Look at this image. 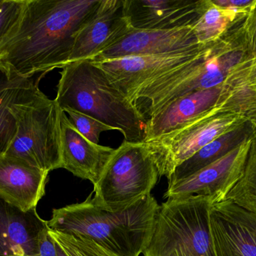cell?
Listing matches in <instances>:
<instances>
[{
    "label": "cell",
    "instance_id": "4fadbf2b",
    "mask_svg": "<svg viewBox=\"0 0 256 256\" xmlns=\"http://www.w3.org/2000/svg\"><path fill=\"white\" fill-rule=\"evenodd\" d=\"M206 0H124V15L137 30H172L192 27Z\"/></svg>",
    "mask_w": 256,
    "mask_h": 256
},
{
    "label": "cell",
    "instance_id": "cb8c5ba5",
    "mask_svg": "<svg viewBox=\"0 0 256 256\" xmlns=\"http://www.w3.org/2000/svg\"><path fill=\"white\" fill-rule=\"evenodd\" d=\"M64 112L69 117L70 123L75 129L88 141L98 144L100 134L104 132L114 130L112 127L99 121L97 119L82 114L74 110H66Z\"/></svg>",
    "mask_w": 256,
    "mask_h": 256
},
{
    "label": "cell",
    "instance_id": "9c48e42d",
    "mask_svg": "<svg viewBox=\"0 0 256 256\" xmlns=\"http://www.w3.org/2000/svg\"><path fill=\"white\" fill-rule=\"evenodd\" d=\"M252 138L192 175L168 185L164 198L202 195L210 197L212 204L225 200L243 175Z\"/></svg>",
    "mask_w": 256,
    "mask_h": 256
},
{
    "label": "cell",
    "instance_id": "4dcf8cb0",
    "mask_svg": "<svg viewBox=\"0 0 256 256\" xmlns=\"http://www.w3.org/2000/svg\"><path fill=\"white\" fill-rule=\"evenodd\" d=\"M246 84L251 88L256 89V58H254L246 78Z\"/></svg>",
    "mask_w": 256,
    "mask_h": 256
},
{
    "label": "cell",
    "instance_id": "ba28073f",
    "mask_svg": "<svg viewBox=\"0 0 256 256\" xmlns=\"http://www.w3.org/2000/svg\"><path fill=\"white\" fill-rule=\"evenodd\" d=\"M248 121L246 116L216 108L180 129L146 143L156 153L168 179L176 167L204 146Z\"/></svg>",
    "mask_w": 256,
    "mask_h": 256
},
{
    "label": "cell",
    "instance_id": "d4e9b609",
    "mask_svg": "<svg viewBox=\"0 0 256 256\" xmlns=\"http://www.w3.org/2000/svg\"><path fill=\"white\" fill-rule=\"evenodd\" d=\"M249 58H256V5L242 24L232 30Z\"/></svg>",
    "mask_w": 256,
    "mask_h": 256
},
{
    "label": "cell",
    "instance_id": "ffe728a7",
    "mask_svg": "<svg viewBox=\"0 0 256 256\" xmlns=\"http://www.w3.org/2000/svg\"><path fill=\"white\" fill-rule=\"evenodd\" d=\"M225 200L256 215V132L252 138L243 175Z\"/></svg>",
    "mask_w": 256,
    "mask_h": 256
},
{
    "label": "cell",
    "instance_id": "277c9868",
    "mask_svg": "<svg viewBox=\"0 0 256 256\" xmlns=\"http://www.w3.org/2000/svg\"><path fill=\"white\" fill-rule=\"evenodd\" d=\"M246 59L249 57L230 30L219 40L209 43L192 61L142 87L130 102L147 121L184 95L224 84Z\"/></svg>",
    "mask_w": 256,
    "mask_h": 256
},
{
    "label": "cell",
    "instance_id": "f1b7e54d",
    "mask_svg": "<svg viewBox=\"0 0 256 256\" xmlns=\"http://www.w3.org/2000/svg\"><path fill=\"white\" fill-rule=\"evenodd\" d=\"M212 2L218 7L233 9L246 14V15L256 5V0H212Z\"/></svg>",
    "mask_w": 256,
    "mask_h": 256
},
{
    "label": "cell",
    "instance_id": "5b68a950",
    "mask_svg": "<svg viewBox=\"0 0 256 256\" xmlns=\"http://www.w3.org/2000/svg\"><path fill=\"white\" fill-rule=\"evenodd\" d=\"M8 110L16 123V134L6 155L46 172L62 168L63 111L56 101L49 99L34 83L22 90Z\"/></svg>",
    "mask_w": 256,
    "mask_h": 256
},
{
    "label": "cell",
    "instance_id": "7402d4cb",
    "mask_svg": "<svg viewBox=\"0 0 256 256\" xmlns=\"http://www.w3.org/2000/svg\"><path fill=\"white\" fill-rule=\"evenodd\" d=\"M49 234L68 256H118L82 236L62 234L50 228Z\"/></svg>",
    "mask_w": 256,
    "mask_h": 256
},
{
    "label": "cell",
    "instance_id": "7c38bea8",
    "mask_svg": "<svg viewBox=\"0 0 256 256\" xmlns=\"http://www.w3.org/2000/svg\"><path fill=\"white\" fill-rule=\"evenodd\" d=\"M130 27L124 15V0H100L76 34L69 63L92 60Z\"/></svg>",
    "mask_w": 256,
    "mask_h": 256
},
{
    "label": "cell",
    "instance_id": "52a82bcc",
    "mask_svg": "<svg viewBox=\"0 0 256 256\" xmlns=\"http://www.w3.org/2000/svg\"><path fill=\"white\" fill-rule=\"evenodd\" d=\"M210 197L202 195L162 203L143 255L152 256L178 246L188 256H215L210 229Z\"/></svg>",
    "mask_w": 256,
    "mask_h": 256
},
{
    "label": "cell",
    "instance_id": "1f68e13d",
    "mask_svg": "<svg viewBox=\"0 0 256 256\" xmlns=\"http://www.w3.org/2000/svg\"><path fill=\"white\" fill-rule=\"evenodd\" d=\"M248 122L250 123L251 126H252V128H254V130L256 132V114L248 117Z\"/></svg>",
    "mask_w": 256,
    "mask_h": 256
},
{
    "label": "cell",
    "instance_id": "7a4b0ae2",
    "mask_svg": "<svg viewBox=\"0 0 256 256\" xmlns=\"http://www.w3.org/2000/svg\"><path fill=\"white\" fill-rule=\"evenodd\" d=\"M159 210L150 195L127 210L108 211L93 204L91 194L84 202L54 209L48 225L52 231L90 239L116 255L140 256L150 243Z\"/></svg>",
    "mask_w": 256,
    "mask_h": 256
},
{
    "label": "cell",
    "instance_id": "9a60e30c",
    "mask_svg": "<svg viewBox=\"0 0 256 256\" xmlns=\"http://www.w3.org/2000/svg\"><path fill=\"white\" fill-rule=\"evenodd\" d=\"M49 172L24 160L0 156V198L22 211L36 209L45 194Z\"/></svg>",
    "mask_w": 256,
    "mask_h": 256
},
{
    "label": "cell",
    "instance_id": "30bf717a",
    "mask_svg": "<svg viewBox=\"0 0 256 256\" xmlns=\"http://www.w3.org/2000/svg\"><path fill=\"white\" fill-rule=\"evenodd\" d=\"M208 44L178 54L91 62L104 71L110 81L130 101L134 93L148 83L196 58Z\"/></svg>",
    "mask_w": 256,
    "mask_h": 256
},
{
    "label": "cell",
    "instance_id": "8fae6325",
    "mask_svg": "<svg viewBox=\"0 0 256 256\" xmlns=\"http://www.w3.org/2000/svg\"><path fill=\"white\" fill-rule=\"evenodd\" d=\"M200 45H202L197 41L192 27L172 30H137L130 27L122 37L90 61L178 54L190 51Z\"/></svg>",
    "mask_w": 256,
    "mask_h": 256
},
{
    "label": "cell",
    "instance_id": "d6986e66",
    "mask_svg": "<svg viewBox=\"0 0 256 256\" xmlns=\"http://www.w3.org/2000/svg\"><path fill=\"white\" fill-rule=\"evenodd\" d=\"M248 15L233 9H222L206 0L204 9L192 26L198 43L206 45L219 40Z\"/></svg>",
    "mask_w": 256,
    "mask_h": 256
},
{
    "label": "cell",
    "instance_id": "6da1fadb",
    "mask_svg": "<svg viewBox=\"0 0 256 256\" xmlns=\"http://www.w3.org/2000/svg\"><path fill=\"white\" fill-rule=\"evenodd\" d=\"M100 0H26L20 21L0 48V63L20 78L68 64L75 38Z\"/></svg>",
    "mask_w": 256,
    "mask_h": 256
},
{
    "label": "cell",
    "instance_id": "8992f818",
    "mask_svg": "<svg viewBox=\"0 0 256 256\" xmlns=\"http://www.w3.org/2000/svg\"><path fill=\"white\" fill-rule=\"evenodd\" d=\"M164 168L146 142L124 141L94 185V205L110 212L126 210L150 195Z\"/></svg>",
    "mask_w": 256,
    "mask_h": 256
},
{
    "label": "cell",
    "instance_id": "e0dca14e",
    "mask_svg": "<svg viewBox=\"0 0 256 256\" xmlns=\"http://www.w3.org/2000/svg\"><path fill=\"white\" fill-rule=\"evenodd\" d=\"M256 132L249 122L221 135L176 167L168 180V185L186 178L216 162L244 141L252 138Z\"/></svg>",
    "mask_w": 256,
    "mask_h": 256
},
{
    "label": "cell",
    "instance_id": "2e32d148",
    "mask_svg": "<svg viewBox=\"0 0 256 256\" xmlns=\"http://www.w3.org/2000/svg\"><path fill=\"white\" fill-rule=\"evenodd\" d=\"M48 226L36 208L24 212L0 198V256H38V236Z\"/></svg>",
    "mask_w": 256,
    "mask_h": 256
},
{
    "label": "cell",
    "instance_id": "5bb4252c",
    "mask_svg": "<svg viewBox=\"0 0 256 256\" xmlns=\"http://www.w3.org/2000/svg\"><path fill=\"white\" fill-rule=\"evenodd\" d=\"M116 149L94 144L84 138L70 123L67 114L61 116L62 168L75 177L96 185Z\"/></svg>",
    "mask_w": 256,
    "mask_h": 256
},
{
    "label": "cell",
    "instance_id": "4316f807",
    "mask_svg": "<svg viewBox=\"0 0 256 256\" xmlns=\"http://www.w3.org/2000/svg\"><path fill=\"white\" fill-rule=\"evenodd\" d=\"M38 256H68L49 234V227H45L38 236Z\"/></svg>",
    "mask_w": 256,
    "mask_h": 256
},
{
    "label": "cell",
    "instance_id": "603a6c76",
    "mask_svg": "<svg viewBox=\"0 0 256 256\" xmlns=\"http://www.w3.org/2000/svg\"><path fill=\"white\" fill-rule=\"evenodd\" d=\"M26 0H0V48L18 27Z\"/></svg>",
    "mask_w": 256,
    "mask_h": 256
},
{
    "label": "cell",
    "instance_id": "3957f363",
    "mask_svg": "<svg viewBox=\"0 0 256 256\" xmlns=\"http://www.w3.org/2000/svg\"><path fill=\"white\" fill-rule=\"evenodd\" d=\"M55 100L118 130L128 142H144L147 121L135 105L90 60L72 62L60 72Z\"/></svg>",
    "mask_w": 256,
    "mask_h": 256
},
{
    "label": "cell",
    "instance_id": "83f0119b",
    "mask_svg": "<svg viewBox=\"0 0 256 256\" xmlns=\"http://www.w3.org/2000/svg\"><path fill=\"white\" fill-rule=\"evenodd\" d=\"M32 80L20 78L10 73L3 65L0 63V93L8 89L16 87H30L34 84Z\"/></svg>",
    "mask_w": 256,
    "mask_h": 256
},
{
    "label": "cell",
    "instance_id": "44dd1931",
    "mask_svg": "<svg viewBox=\"0 0 256 256\" xmlns=\"http://www.w3.org/2000/svg\"><path fill=\"white\" fill-rule=\"evenodd\" d=\"M30 87L8 89L0 93V156L6 154L16 134V123L9 111V105L19 97L24 89Z\"/></svg>",
    "mask_w": 256,
    "mask_h": 256
},
{
    "label": "cell",
    "instance_id": "484cf974",
    "mask_svg": "<svg viewBox=\"0 0 256 256\" xmlns=\"http://www.w3.org/2000/svg\"><path fill=\"white\" fill-rule=\"evenodd\" d=\"M212 207L228 219L244 225L256 236V215L227 200L212 204Z\"/></svg>",
    "mask_w": 256,
    "mask_h": 256
},
{
    "label": "cell",
    "instance_id": "ac0fdd59",
    "mask_svg": "<svg viewBox=\"0 0 256 256\" xmlns=\"http://www.w3.org/2000/svg\"><path fill=\"white\" fill-rule=\"evenodd\" d=\"M210 229L215 256H256V236L249 228L210 206Z\"/></svg>",
    "mask_w": 256,
    "mask_h": 256
},
{
    "label": "cell",
    "instance_id": "f546056e",
    "mask_svg": "<svg viewBox=\"0 0 256 256\" xmlns=\"http://www.w3.org/2000/svg\"><path fill=\"white\" fill-rule=\"evenodd\" d=\"M152 256H188L178 246H173Z\"/></svg>",
    "mask_w": 256,
    "mask_h": 256
}]
</instances>
